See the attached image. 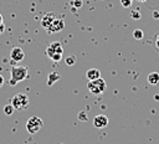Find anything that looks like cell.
I'll list each match as a JSON object with an SVG mask.
<instances>
[{
  "label": "cell",
  "mask_w": 159,
  "mask_h": 144,
  "mask_svg": "<svg viewBox=\"0 0 159 144\" xmlns=\"http://www.w3.org/2000/svg\"><path fill=\"white\" fill-rule=\"evenodd\" d=\"M58 78H60L58 73H57V72H52V73L48 76V86L53 84V82H55L56 79H58Z\"/></svg>",
  "instance_id": "cell-14"
},
{
  "label": "cell",
  "mask_w": 159,
  "mask_h": 144,
  "mask_svg": "<svg viewBox=\"0 0 159 144\" xmlns=\"http://www.w3.org/2000/svg\"><path fill=\"white\" fill-rule=\"evenodd\" d=\"M87 88H88V91H89L92 94L98 96V94H102V93L106 91L107 83H106V81H104L102 77H99V78H97V79L88 81Z\"/></svg>",
  "instance_id": "cell-4"
},
{
  "label": "cell",
  "mask_w": 159,
  "mask_h": 144,
  "mask_svg": "<svg viewBox=\"0 0 159 144\" xmlns=\"http://www.w3.org/2000/svg\"><path fill=\"white\" fill-rule=\"evenodd\" d=\"M14 110H15V108L11 106V103H10V104H6V106H4V113H5L6 115H12Z\"/></svg>",
  "instance_id": "cell-13"
},
{
  "label": "cell",
  "mask_w": 159,
  "mask_h": 144,
  "mask_svg": "<svg viewBox=\"0 0 159 144\" xmlns=\"http://www.w3.org/2000/svg\"><path fill=\"white\" fill-rule=\"evenodd\" d=\"M43 125V122L40 117L37 115H32L29 118V120L26 122V130L30 133V134H36Z\"/></svg>",
  "instance_id": "cell-6"
},
{
  "label": "cell",
  "mask_w": 159,
  "mask_h": 144,
  "mask_svg": "<svg viewBox=\"0 0 159 144\" xmlns=\"http://www.w3.org/2000/svg\"><path fill=\"white\" fill-rule=\"evenodd\" d=\"M1 24H4V17H2V15L0 14V25H1Z\"/></svg>",
  "instance_id": "cell-22"
},
{
  "label": "cell",
  "mask_w": 159,
  "mask_h": 144,
  "mask_svg": "<svg viewBox=\"0 0 159 144\" xmlns=\"http://www.w3.org/2000/svg\"><path fill=\"white\" fill-rule=\"evenodd\" d=\"M147 81H148V83H150L153 86H157L159 83V73L158 72H150L147 77Z\"/></svg>",
  "instance_id": "cell-10"
},
{
  "label": "cell",
  "mask_w": 159,
  "mask_h": 144,
  "mask_svg": "<svg viewBox=\"0 0 159 144\" xmlns=\"http://www.w3.org/2000/svg\"><path fill=\"white\" fill-rule=\"evenodd\" d=\"M138 1H140V2H145L147 0H138Z\"/></svg>",
  "instance_id": "cell-23"
},
{
  "label": "cell",
  "mask_w": 159,
  "mask_h": 144,
  "mask_svg": "<svg viewBox=\"0 0 159 144\" xmlns=\"http://www.w3.org/2000/svg\"><path fill=\"white\" fill-rule=\"evenodd\" d=\"M119 1H120V5L123 7H130L133 4V0H119Z\"/></svg>",
  "instance_id": "cell-16"
},
{
  "label": "cell",
  "mask_w": 159,
  "mask_h": 144,
  "mask_svg": "<svg viewBox=\"0 0 159 144\" xmlns=\"http://www.w3.org/2000/svg\"><path fill=\"white\" fill-rule=\"evenodd\" d=\"M65 62H66L67 66H73V65H76V62H77V57H76L75 55H70V56H67V57L65 58Z\"/></svg>",
  "instance_id": "cell-11"
},
{
  "label": "cell",
  "mask_w": 159,
  "mask_h": 144,
  "mask_svg": "<svg viewBox=\"0 0 159 144\" xmlns=\"http://www.w3.org/2000/svg\"><path fill=\"white\" fill-rule=\"evenodd\" d=\"M4 86V77L0 74V87H2Z\"/></svg>",
  "instance_id": "cell-21"
},
{
  "label": "cell",
  "mask_w": 159,
  "mask_h": 144,
  "mask_svg": "<svg viewBox=\"0 0 159 144\" xmlns=\"http://www.w3.org/2000/svg\"><path fill=\"white\" fill-rule=\"evenodd\" d=\"M62 53H63V48L60 41L51 42L46 48V55L55 62H58L62 58Z\"/></svg>",
  "instance_id": "cell-2"
},
{
  "label": "cell",
  "mask_w": 159,
  "mask_h": 144,
  "mask_svg": "<svg viewBox=\"0 0 159 144\" xmlns=\"http://www.w3.org/2000/svg\"><path fill=\"white\" fill-rule=\"evenodd\" d=\"M130 16H132V19L139 20V19L142 17V14H140V11H139V10H133V11L130 12Z\"/></svg>",
  "instance_id": "cell-15"
},
{
  "label": "cell",
  "mask_w": 159,
  "mask_h": 144,
  "mask_svg": "<svg viewBox=\"0 0 159 144\" xmlns=\"http://www.w3.org/2000/svg\"><path fill=\"white\" fill-rule=\"evenodd\" d=\"M86 77L88 78V81L97 79V78L101 77V71L97 70V68H89V70L86 72Z\"/></svg>",
  "instance_id": "cell-9"
},
{
  "label": "cell",
  "mask_w": 159,
  "mask_h": 144,
  "mask_svg": "<svg viewBox=\"0 0 159 144\" xmlns=\"http://www.w3.org/2000/svg\"><path fill=\"white\" fill-rule=\"evenodd\" d=\"M154 48L159 51V31H158V32L155 34V36H154Z\"/></svg>",
  "instance_id": "cell-17"
},
{
  "label": "cell",
  "mask_w": 159,
  "mask_h": 144,
  "mask_svg": "<svg viewBox=\"0 0 159 144\" xmlns=\"http://www.w3.org/2000/svg\"><path fill=\"white\" fill-rule=\"evenodd\" d=\"M158 144H159V143H158Z\"/></svg>",
  "instance_id": "cell-24"
},
{
  "label": "cell",
  "mask_w": 159,
  "mask_h": 144,
  "mask_svg": "<svg viewBox=\"0 0 159 144\" xmlns=\"http://www.w3.org/2000/svg\"><path fill=\"white\" fill-rule=\"evenodd\" d=\"M41 26L48 34H56L65 27V20L57 12H46L41 19Z\"/></svg>",
  "instance_id": "cell-1"
},
{
  "label": "cell",
  "mask_w": 159,
  "mask_h": 144,
  "mask_svg": "<svg viewBox=\"0 0 159 144\" xmlns=\"http://www.w3.org/2000/svg\"><path fill=\"white\" fill-rule=\"evenodd\" d=\"M10 84L16 86L20 81H24L27 77V67L25 66H15L11 68L10 72Z\"/></svg>",
  "instance_id": "cell-3"
},
{
  "label": "cell",
  "mask_w": 159,
  "mask_h": 144,
  "mask_svg": "<svg viewBox=\"0 0 159 144\" xmlns=\"http://www.w3.org/2000/svg\"><path fill=\"white\" fill-rule=\"evenodd\" d=\"M78 119H80V120H87L88 118H87L86 112H80V113H78Z\"/></svg>",
  "instance_id": "cell-18"
},
{
  "label": "cell",
  "mask_w": 159,
  "mask_h": 144,
  "mask_svg": "<svg viewBox=\"0 0 159 144\" xmlns=\"http://www.w3.org/2000/svg\"><path fill=\"white\" fill-rule=\"evenodd\" d=\"M10 57L14 62H20L25 58V52L22 51L21 47H14L11 51H10Z\"/></svg>",
  "instance_id": "cell-7"
},
{
  "label": "cell",
  "mask_w": 159,
  "mask_h": 144,
  "mask_svg": "<svg viewBox=\"0 0 159 144\" xmlns=\"http://www.w3.org/2000/svg\"><path fill=\"white\" fill-rule=\"evenodd\" d=\"M133 37H134L135 40H142V38L144 37V32H143L140 29H135V30L133 31Z\"/></svg>",
  "instance_id": "cell-12"
},
{
  "label": "cell",
  "mask_w": 159,
  "mask_h": 144,
  "mask_svg": "<svg viewBox=\"0 0 159 144\" xmlns=\"http://www.w3.org/2000/svg\"><path fill=\"white\" fill-rule=\"evenodd\" d=\"M72 4H73V6H76V7H81L82 4H83V1H82V0H75Z\"/></svg>",
  "instance_id": "cell-19"
},
{
  "label": "cell",
  "mask_w": 159,
  "mask_h": 144,
  "mask_svg": "<svg viewBox=\"0 0 159 144\" xmlns=\"http://www.w3.org/2000/svg\"><path fill=\"white\" fill-rule=\"evenodd\" d=\"M4 30H5V25H4V24H1V25H0V34H2V32H4Z\"/></svg>",
  "instance_id": "cell-20"
},
{
  "label": "cell",
  "mask_w": 159,
  "mask_h": 144,
  "mask_svg": "<svg viewBox=\"0 0 159 144\" xmlns=\"http://www.w3.org/2000/svg\"><path fill=\"white\" fill-rule=\"evenodd\" d=\"M108 117L104 114H98L93 118V125L96 128H106L108 125Z\"/></svg>",
  "instance_id": "cell-8"
},
{
  "label": "cell",
  "mask_w": 159,
  "mask_h": 144,
  "mask_svg": "<svg viewBox=\"0 0 159 144\" xmlns=\"http://www.w3.org/2000/svg\"><path fill=\"white\" fill-rule=\"evenodd\" d=\"M30 104V99L29 96L26 93H16L15 96H12L11 98V106L15 109H26Z\"/></svg>",
  "instance_id": "cell-5"
}]
</instances>
